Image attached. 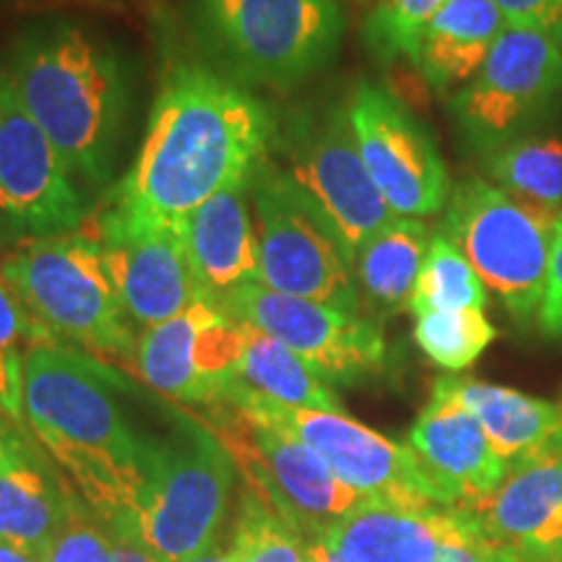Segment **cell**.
I'll return each mask as SVG.
<instances>
[{
	"label": "cell",
	"mask_w": 562,
	"mask_h": 562,
	"mask_svg": "<svg viewBox=\"0 0 562 562\" xmlns=\"http://www.w3.org/2000/svg\"><path fill=\"white\" fill-rule=\"evenodd\" d=\"M279 117L209 63H178L154 97L144 140L110 195L149 222L180 224L271 157Z\"/></svg>",
	"instance_id": "6da1fadb"
},
{
	"label": "cell",
	"mask_w": 562,
	"mask_h": 562,
	"mask_svg": "<svg viewBox=\"0 0 562 562\" xmlns=\"http://www.w3.org/2000/svg\"><path fill=\"white\" fill-rule=\"evenodd\" d=\"M123 375L63 344L24 355V419L110 531H133L151 438L121 406Z\"/></svg>",
	"instance_id": "7a4b0ae2"
},
{
	"label": "cell",
	"mask_w": 562,
	"mask_h": 562,
	"mask_svg": "<svg viewBox=\"0 0 562 562\" xmlns=\"http://www.w3.org/2000/svg\"><path fill=\"white\" fill-rule=\"evenodd\" d=\"M5 70L74 180L108 182L131 108L117 47L81 21L42 19L13 37Z\"/></svg>",
	"instance_id": "3957f363"
},
{
	"label": "cell",
	"mask_w": 562,
	"mask_h": 562,
	"mask_svg": "<svg viewBox=\"0 0 562 562\" xmlns=\"http://www.w3.org/2000/svg\"><path fill=\"white\" fill-rule=\"evenodd\" d=\"M0 271L55 341L76 344L104 364H136L133 323L87 222L66 235L16 243Z\"/></svg>",
	"instance_id": "277c9868"
},
{
	"label": "cell",
	"mask_w": 562,
	"mask_h": 562,
	"mask_svg": "<svg viewBox=\"0 0 562 562\" xmlns=\"http://www.w3.org/2000/svg\"><path fill=\"white\" fill-rule=\"evenodd\" d=\"M191 24L222 76L290 91L336 58L344 13L339 0H193Z\"/></svg>",
	"instance_id": "5b68a950"
},
{
	"label": "cell",
	"mask_w": 562,
	"mask_h": 562,
	"mask_svg": "<svg viewBox=\"0 0 562 562\" xmlns=\"http://www.w3.org/2000/svg\"><path fill=\"white\" fill-rule=\"evenodd\" d=\"M235 472V461L206 422L175 412L170 435L151 438L133 533L161 562L209 552L227 516Z\"/></svg>",
	"instance_id": "8992f818"
},
{
	"label": "cell",
	"mask_w": 562,
	"mask_h": 562,
	"mask_svg": "<svg viewBox=\"0 0 562 562\" xmlns=\"http://www.w3.org/2000/svg\"><path fill=\"white\" fill-rule=\"evenodd\" d=\"M560 211L518 201L472 175L453 186L440 232L469 258L513 321L531 323L542 305Z\"/></svg>",
	"instance_id": "52a82bcc"
},
{
	"label": "cell",
	"mask_w": 562,
	"mask_h": 562,
	"mask_svg": "<svg viewBox=\"0 0 562 562\" xmlns=\"http://www.w3.org/2000/svg\"><path fill=\"white\" fill-rule=\"evenodd\" d=\"M261 284L290 297L360 313L351 256L334 224L279 170L271 157L250 180Z\"/></svg>",
	"instance_id": "ba28073f"
},
{
	"label": "cell",
	"mask_w": 562,
	"mask_h": 562,
	"mask_svg": "<svg viewBox=\"0 0 562 562\" xmlns=\"http://www.w3.org/2000/svg\"><path fill=\"white\" fill-rule=\"evenodd\" d=\"M206 425L227 448L245 490L311 542L364 503V497L336 480L311 446L277 422L220 404L209 409Z\"/></svg>",
	"instance_id": "9c48e42d"
},
{
	"label": "cell",
	"mask_w": 562,
	"mask_h": 562,
	"mask_svg": "<svg viewBox=\"0 0 562 562\" xmlns=\"http://www.w3.org/2000/svg\"><path fill=\"white\" fill-rule=\"evenodd\" d=\"M279 170L334 224L351 256L393 220L357 149L347 102L302 104L279 121Z\"/></svg>",
	"instance_id": "30bf717a"
},
{
	"label": "cell",
	"mask_w": 562,
	"mask_h": 562,
	"mask_svg": "<svg viewBox=\"0 0 562 562\" xmlns=\"http://www.w3.org/2000/svg\"><path fill=\"white\" fill-rule=\"evenodd\" d=\"M224 404L286 427L328 463L336 480L364 501L406 510L456 508L409 446L389 440L344 412L290 409L243 389L240 383Z\"/></svg>",
	"instance_id": "8fae6325"
},
{
	"label": "cell",
	"mask_w": 562,
	"mask_h": 562,
	"mask_svg": "<svg viewBox=\"0 0 562 562\" xmlns=\"http://www.w3.org/2000/svg\"><path fill=\"white\" fill-rule=\"evenodd\" d=\"M562 104V45L544 32L505 24L487 60L451 102L461 138L490 151L526 136Z\"/></svg>",
	"instance_id": "7c38bea8"
},
{
	"label": "cell",
	"mask_w": 562,
	"mask_h": 562,
	"mask_svg": "<svg viewBox=\"0 0 562 562\" xmlns=\"http://www.w3.org/2000/svg\"><path fill=\"white\" fill-rule=\"evenodd\" d=\"M83 222L87 203L74 175L0 63V243L66 235Z\"/></svg>",
	"instance_id": "4fadbf2b"
},
{
	"label": "cell",
	"mask_w": 562,
	"mask_h": 562,
	"mask_svg": "<svg viewBox=\"0 0 562 562\" xmlns=\"http://www.w3.org/2000/svg\"><path fill=\"white\" fill-rule=\"evenodd\" d=\"M224 313L292 349L328 385H357L385 370L381 326L315 300L290 297L263 284H243L220 300Z\"/></svg>",
	"instance_id": "5bb4252c"
},
{
	"label": "cell",
	"mask_w": 562,
	"mask_h": 562,
	"mask_svg": "<svg viewBox=\"0 0 562 562\" xmlns=\"http://www.w3.org/2000/svg\"><path fill=\"white\" fill-rule=\"evenodd\" d=\"M347 110L360 157L393 216L425 220L446 209L451 175L427 125L370 81L357 83Z\"/></svg>",
	"instance_id": "9a60e30c"
},
{
	"label": "cell",
	"mask_w": 562,
	"mask_h": 562,
	"mask_svg": "<svg viewBox=\"0 0 562 562\" xmlns=\"http://www.w3.org/2000/svg\"><path fill=\"white\" fill-rule=\"evenodd\" d=\"M243 323L203 297L138 336L136 372L149 389L180 404H224L237 385Z\"/></svg>",
	"instance_id": "2e32d148"
},
{
	"label": "cell",
	"mask_w": 562,
	"mask_h": 562,
	"mask_svg": "<svg viewBox=\"0 0 562 562\" xmlns=\"http://www.w3.org/2000/svg\"><path fill=\"white\" fill-rule=\"evenodd\" d=\"M133 326H157L206 297L182 245L180 224L149 222L108 203L91 224Z\"/></svg>",
	"instance_id": "e0dca14e"
},
{
	"label": "cell",
	"mask_w": 562,
	"mask_h": 562,
	"mask_svg": "<svg viewBox=\"0 0 562 562\" xmlns=\"http://www.w3.org/2000/svg\"><path fill=\"white\" fill-rule=\"evenodd\" d=\"M501 562H562V440L513 463L472 508Z\"/></svg>",
	"instance_id": "ac0fdd59"
},
{
	"label": "cell",
	"mask_w": 562,
	"mask_h": 562,
	"mask_svg": "<svg viewBox=\"0 0 562 562\" xmlns=\"http://www.w3.org/2000/svg\"><path fill=\"white\" fill-rule=\"evenodd\" d=\"M76 513L79 501L30 425L0 414V544L40 558Z\"/></svg>",
	"instance_id": "d6986e66"
},
{
	"label": "cell",
	"mask_w": 562,
	"mask_h": 562,
	"mask_svg": "<svg viewBox=\"0 0 562 562\" xmlns=\"http://www.w3.org/2000/svg\"><path fill=\"white\" fill-rule=\"evenodd\" d=\"M409 448L448 501L463 508L495 495L510 469L474 414L438 389L412 425Z\"/></svg>",
	"instance_id": "ffe728a7"
},
{
	"label": "cell",
	"mask_w": 562,
	"mask_h": 562,
	"mask_svg": "<svg viewBox=\"0 0 562 562\" xmlns=\"http://www.w3.org/2000/svg\"><path fill=\"white\" fill-rule=\"evenodd\" d=\"M250 180L235 182L211 195L180 222L188 263L209 300L220 302L224 294L243 284H261Z\"/></svg>",
	"instance_id": "44dd1931"
},
{
	"label": "cell",
	"mask_w": 562,
	"mask_h": 562,
	"mask_svg": "<svg viewBox=\"0 0 562 562\" xmlns=\"http://www.w3.org/2000/svg\"><path fill=\"white\" fill-rule=\"evenodd\" d=\"M451 508L406 510L364 501L334 521L315 542L347 562H435Z\"/></svg>",
	"instance_id": "7402d4cb"
},
{
	"label": "cell",
	"mask_w": 562,
	"mask_h": 562,
	"mask_svg": "<svg viewBox=\"0 0 562 562\" xmlns=\"http://www.w3.org/2000/svg\"><path fill=\"white\" fill-rule=\"evenodd\" d=\"M432 389L453 396L474 414L508 467L542 451L562 430V406L524 391L459 375L438 378Z\"/></svg>",
	"instance_id": "603a6c76"
},
{
	"label": "cell",
	"mask_w": 562,
	"mask_h": 562,
	"mask_svg": "<svg viewBox=\"0 0 562 562\" xmlns=\"http://www.w3.org/2000/svg\"><path fill=\"white\" fill-rule=\"evenodd\" d=\"M503 30L495 0H448L422 34L414 66L438 91L467 87Z\"/></svg>",
	"instance_id": "cb8c5ba5"
},
{
	"label": "cell",
	"mask_w": 562,
	"mask_h": 562,
	"mask_svg": "<svg viewBox=\"0 0 562 562\" xmlns=\"http://www.w3.org/2000/svg\"><path fill=\"white\" fill-rule=\"evenodd\" d=\"M432 232L422 220L393 216L355 256L360 305L378 318L409 311Z\"/></svg>",
	"instance_id": "d4e9b609"
},
{
	"label": "cell",
	"mask_w": 562,
	"mask_h": 562,
	"mask_svg": "<svg viewBox=\"0 0 562 562\" xmlns=\"http://www.w3.org/2000/svg\"><path fill=\"white\" fill-rule=\"evenodd\" d=\"M243 323V321H240ZM237 383L290 409L341 412L331 385L273 336L243 323V355Z\"/></svg>",
	"instance_id": "484cf974"
},
{
	"label": "cell",
	"mask_w": 562,
	"mask_h": 562,
	"mask_svg": "<svg viewBox=\"0 0 562 562\" xmlns=\"http://www.w3.org/2000/svg\"><path fill=\"white\" fill-rule=\"evenodd\" d=\"M492 186L513 199L547 211H562V138L526 133L482 154Z\"/></svg>",
	"instance_id": "4316f807"
},
{
	"label": "cell",
	"mask_w": 562,
	"mask_h": 562,
	"mask_svg": "<svg viewBox=\"0 0 562 562\" xmlns=\"http://www.w3.org/2000/svg\"><path fill=\"white\" fill-rule=\"evenodd\" d=\"M490 292L469 258L442 235L432 232L430 248L414 286L409 311L414 315L432 311H484Z\"/></svg>",
	"instance_id": "83f0119b"
},
{
	"label": "cell",
	"mask_w": 562,
	"mask_h": 562,
	"mask_svg": "<svg viewBox=\"0 0 562 562\" xmlns=\"http://www.w3.org/2000/svg\"><path fill=\"white\" fill-rule=\"evenodd\" d=\"M497 328L484 311H432L417 315L414 341L427 360L448 372H461L480 360Z\"/></svg>",
	"instance_id": "f1b7e54d"
},
{
	"label": "cell",
	"mask_w": 562,
	"mask_h": 562,
	"mask_svg": "<svg viewBox=\"0 0 562 562\" xmlns=\"http://www.w3.org/2000/svg\"><path fill=\"white\" fill-rule=\"evenodd\" d=\"M37 344L55 341L0 271V414L13 422L24 419V355Z\"/></svg>",
	"instance_id": "f546056e"
},
{
	"label": "cell",
	"mask_w": 562,
	"mask_h": 562,
	"mask_svg": "<svg viewBox=\"0 0 562 562\" xmlns=\"http://www.w3.org/2000/svg\"><path fill=\"white\" fill-rule=\"evenodd\" d=\"M224 552L235 562H315L313 542L281 521L250 490L240 495L235 529Z\"/></svg>",
	"instance_id": "4dcf8cb0"
},
{
	"label": "cell",
	"mask_w": 562,
	"mask_h": 562,
	"mask_svg": "<svg viewBox=\"0 0 562 562\" xmlns=\"http://www.w3.org/2000/svg\"><path fill=\"white\" fill-rule=\"evenodd\" d=\"M448 0H375L362 24V40L378 63L417 58L422 34Z\"/></svg>",
	"instance_id": "1f68e13d"
},
{
	"label": "cell",
	"mask_w": 562,
	"mask_h": 562,
	"mask_svg": "<svg viewBox=\"0 0 562 562\" xmlns=\"http://www.w3.org/2000/svg\"><path fill=\"white\" fill-rule=\"evenodd\" d=\"M79 513L45 547L37 562H112V537L102 533Z\"/></svg>",
	"instance_id": "d6a6232c"
},
{
	"label": "cell",
	"mask_w": 562,
	"mask_h": 562,
	"mask_svg": "<svg viewBox=\"0 0 562 562\" xmlns=\"http://www.w3.org/2000/svg\"><path fill=\"white\" fill-rule=\"evenodd\" d=\"M435 562H501L495 550L484 537L480 518L472 508L456 505L448 518L446 537H442L438 560Z\"/></svg>",
	"instance_id": "836d02e7"
},
{
	"label": "cell",
	"mask_w": 562,
	"mask_h": 562,
	"mask_svg": "<svg viewBox=\"0 0 562 562\" xmlns=\"http://www.w3.org/2000/svg\"><path fill=\"white\" fill-rule=\"evenodd\" d=\"M505 24L544 32L562 45V0H495Z\"/></svg>",
	"instance_id": "e575fe53"
},
{
	"label": "cell",
	"mask_w": 562,
	"mask_h": 562,
	"mask_svg": "<svg viewBox=\"0 0 562 562\" xmlns=\"http://www.w3.org/2000/svg\"><path fill=\"white\" fill-rule=\"evenodd\" d=\"M537 321L544 336L562 341V211H560V227L552 245L550 269H547L544 294H542V305H539Z\"/></svg>",
	"instance_id": "d590c367"
},
{
	"label": "cell",
	"mask_w": 562,
	"mask_h": 562,
	"mask_svg": "<svg viewBox=\"0 0 562 562\" xmlns=\"http://www.w3.org/2000/svg\"><path fill=\"white\" fill-rule=\"evenodd\" d=\"M112 562H161L133 531H110Z\"/></svg>",
	"instance_id": "8d00e7d4"
},
{
	"label": "cell",
	"mask_w": 562,
	"mask_h": 562,
	"mask_svg": "<svg viewBox=\"0 0 562 562\" xmlns=\"http://www.w3.org/2000/svg\"><path fill=\"white\" fill-rule=\"evenodd\" d=\"M0 562H37V558H32V554L21 552L11 544H0Z\"/></svg>",
	"instance_id": "74e56055"
},
{
	"label": "cell",
	"mask_w": 562,
	"mask_h": 562,
	"mask_svg": "<svg viewBox=\"0 0 562 562\" xmlns=\"http://www.w3.org/2000/svg\"><path fill=\"white\" fill-rule=\"evenodd\" d=\"M313 560L315 562H347L341 554H336L331 547H326L321 542H313Z\"/></svg>",
	"instance_id": "f35d334b"
},
{
	"label": "cell",
	"mask_w": 562,
	"mask_h": 562,
	"mask_svg": "<svg viewBox=\"0 0 562 562\" xmlns=\"http://www.w3.org/2000/svg\"><path fill=\"white\" fill-rule=\"evenodd\" d=\"M560 440H562V430H560Z\"/></svg>",
	"instance_id": "ab89813d"
}]
</instances>
